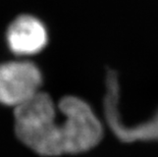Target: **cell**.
<instances>
[{
  "label": "cell",
  "mask_w": 158,
  "mask_h": 157,
  "mask_svg": "<svg viewBox=\"0 0 158 157\" xmlns=\"http://www.w3.org/2000/svg\"><path fill=\"white\" fill-rule=\"evenodd\" d=\"M16 137L37 154H65L63 122H56V108L47 93L41 92L15 108Z\"/></svg>",
  "instance_id": "1"
},
{
  "label": "cell",
  "mask_w": 158,
  "mask_h": 157,
  "mask_svg": "<svg viewBox=\"0 0 158 157\" xmlns=\"http://www.w3.org/2000/svg\"><path fill=\"white\" fill-rule=\"evenodd\" d=\"M58 109L64 115L65 154L87 152L99 144L103 137L102 123L86 101L66 96L59 101Z\"/></svg>",
  "instance_id": "2"
},
{
  "label": "cell",
  "mask_w": 158,
  "mask_h": 157,
  "mask_svg": "<svg viewBox=\"0 0 158 157\" xmlns=\"http://www.w3.org/2000/svg\"><path fill=\"white\" fill-rule=\"evenodd\" d=\"M42 72L34 62L13 60L0 64V103L15 108L40 92Z\"/></svg>",
  "instance_id": "3"
},
{
  "label": "cell",
  "mask_w": 158,
  "mask_h": 157,
  "mask_svg": "<svg viewBox=\"0 0 158 157\" xmlns=\"http://www.w3.org/2000/svg\"><path fill=\"white\" fill-rule=\"evenodd\" d=\"M106 95L104 97V111L109 128L120 141L131 143L136 141L158 140V109L147 121L136 126H124L118 110L119 83L117 73L112 69L106 72Z\"/></svg>",
  "instance_id": "4"
},
{
  "label": "cell",
  "mask_w": 158,
  "mask_h": 157,
  "mask_svg": "<svg viewBox=\"0 0 158 157\" xmlns=\"http://www.w3.org/2000/svg\"><path fill=\"white\" fill-rule=\"evenodd\" d=\"M6 43L18 56H32L43 51L48 44L46 25L33 14H21L12 19L6 30Z\"/></svg>",
  "instance_id": "5"
}]
</instances>
